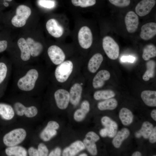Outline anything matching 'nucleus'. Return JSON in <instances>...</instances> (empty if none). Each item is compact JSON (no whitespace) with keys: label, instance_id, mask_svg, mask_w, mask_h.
<instances>
[{"label":"nucleus","instance_id":"1","mask_svg":"<svg viewBox=\"0 0 156 156\" xmlns=\"http://www.w3.org/2000/svg\"><path fill=\"white\" fill-rule=\"evenodd\" d=\"M27 135V132L23 128H19L14 129L4 136L3 142L8 147L17 145L25 140Z\"/></svg>","mask_w":156,"mask_h":156},{"label":"nucleus","instance_id":"2","mask_svg":"<svg viewBox=\"0 0 156 156\" xmlns=\"http://www.w3.org/2000/svg\"><path fill=\"white\" fill-rule=\"evenodd\" d=\"M38 77V71L34 69H31L19 79L17 82L18 86L21 90L31 91L34 88Z\"/></svg>","mask_w":156,"mask_h":156},{"label":"nucleus","instance_id":"3","mask_svg":"<svg viewBox=\"0 0 156 156\" xmlns=\"http://www.w3.org/2000/svg\"><path fill=\"white\" fill-rule=\"evenodd\" d=\"M31 14L30 8L25 5H20L16 8V14L11 20L14 26L20 27L24 26Z\"/></svg>","mask_w":156,"mask_h":156},{"label":"nucleus","instance_id":"4","mask_svg":"<svg viewBox=\"0 0 156 156\" xmlns=\"http://www.w3.org/2000/svg\"><path fill=\"white\" fill-rule=\"evenodd\" d=\"M102 45L105 53L109 59L116 60L118 58L120 53L119 47L112 37L109 36L104 37Z\"/></svg>","mask_w":156,"mask_h":156},{"label":"nucleus","instance_id":"5","mask_svg":"<svg viewBox=\"0 0 156 156\" xmlns=\"http://www.w3.org/2000/svg\"><path fill=\"white\" fill-rule=\"evenodd\" d=\"M73 67V63L70 60L64 61L59 64L55 72L57 81L60 83L67 81L72 72Z\"/></svg>","mask_w":156,"mask_h":156},{"label":"nucleus","instance_id":"6","mask_svg":"<svg viewBox=\"0 0 156 156\" xmlns=\"http://www.w3.org/2000/svg\"><path fill=\"white\" fill-rule=\"evenodd\" d=\"M79 43L84 49H88L91 46L93 41L92 35L90 28L83 26L79 29L78 34Z\"/></svg>","mask_w":156,"mask_h":156},{"label":"nucleus","instance_id":"7","mask_svg":"<svg viewBox=\"0 0 156 156\" xmlns=\"http://www.w3.org/2000/svg\"><path fill=\"white\" fill-rule=\"evenodd\" d=\"M100 139L99 136L92 131L88 132L86 135L83 143L85 148L92 155H95L97 153L95 142Z\"/></svg>","mask_w":156,"mask_h":156},{"label":"nucleus","instance_id":"8","mask_svg":"<svg viewBox=\"0 0 156 156\" xmlns=\"http://www.w3.org/2000/svg\"><path fill=\"white\" fill-rule=\"evenodd\" d=\"M14 109L17 115L19 116L25 115L27 118L35 117L38 114V110L35 106L26 107L19 102L15 103L14 105Z\"/></svg>","mask_w":156,"mask_h":156},{"label":"nucleus","instance_id":"9","mask_svg":"<svg viewBox=\"0 0 156 156\" xmlns=\"http://www.w3.org/2000/svg\"><path fill=\"white\" fill-rule=\"evenodd\" d=\"M59 127V125L57 122L53 120L49 121L40 134V138L44 141H49L56 135V130Z\"/></svg>","mask_w":156,"mask_h":156},{"label":"nucleus","instance_id":"10","mask_svg":"<svg viewBox=\"0 0 156 156\" xmlns=\"http://www.w3.org/2000/svg\"><path fill=\"white\" fill-rule=\"evenodd\" d=\"M47 53L52 62L55 65H59L64 61L65 54L61 48L56 45H52L48 49Z\"/></svg>","mask_w":156,"mask_h":156},{"label":"nucleus","instance_id":"11","mask_svg":"<svg viewBox=\"0 0 156 156\" xmlns=\"http://www.w3.org/2000/svg\"><path fill=\"white\" fill-rule=\"evenodd\" d=\"M54 96L57 107L61 109L67 107L70 101L69 92L64 89H59L55 92Z\"/></svg>","mask_w":156,"mask_h":156},{"label":"nucleus","instance_id":"12","mask_svg":"<svg viewBox=\"0 0 156 156\" xmlns=\"http://www.w3.org/2000/svg\"><path fill=\"white\" fill-rule=\"evenodd\" d=\"M46 28L48 33L52 36L56 38L61 37L64 32L63 26L54 18L50 19L47 22Z\"/></svg>","mask_w":156,"mask_h":156},{"label":"nucleus","instance_id":"13","mask_svg":"<svg viewBox=\"0 0 156 156\" xmlns=\"http://www.w3.org/2000/svg\"><path fill=\"white\" fill-rule=\"evenodd\" d=\"M125 21L128 32L133 33L137 30L139 24V18L134 12L130 11L128 12L125 16Z\"/></svg>","mask_w":156,"mask_h":156},{"label":"nucleus","instance_id":"14","mask_svg":"<svg viewBox=\"0 0 156 156\" xmlns=\"http://www.w3.org/2000/svg\"><path fill=\"white\" fill-rule=\"evenodd\" d=\"M155 3V0H142L136 5L135 12L139 16H146L150 12Z\"/></svg>","mask_w":156,"mask_h":156},{"label":"nucleus","instance_id":"15","mask_svg":"<svg viewBox=\"0 0 156 156\" xmlns=\"http://www.w3.org/2000/svg\"><path fill=\"white\" fill-rule=\"evenodd\" d=\"M156 34V23L150 22L143 25L141 28L140 36L144 40L153 38Z\"/></svg>","mask_w":156,"mask_h":156},{"label":"nucleus","instance_id":"16","mask_svg":"<svg viewBox=\"0 0 156 156\" xmlns=\"http://www.w3.org/2000/svg\"><path fill=\"white\" fill-rule=\"evenodd\" d=\"M110 77V74L107 70H102L99 71L94 77L92 86L95 89H98L103 87L105 82L109 80Z\"/></svg>","mask_w":156,"mask_h":156},{"label":"nucleus","instance_id":"17","mask_svg":"<svg viewBox=\"0 0 156 156\" xmlns=\"http://www.w3.org/2000/svg\"><path fill=\"white\" fill-rule=\"evenodd\" d=\"M101 122L107 131V136L110 138H113L117 132L118 125L116 122L107 116L103 117Z\"/></svg>","mask_w":156,"mask_h":156},{"label":"nucleus","instance_id":"18","mask_svg":"<svg viewBox=\"0 0 156 156\" xmlns=\"http://www.w3.org/2000/svg\"><path fill=\"white\" fill-rule=\"evenodd\" d=\"M82 91L81 85L79 83L74 84L71 87L69 94L70 101L74 106L77 105L80 100Z\"/></svg>","mask_w":156,"mask_h":156},{"label":"nucleus","instance_id":"19","mask_svg":"<svg viewBox=\"0 0 156 156\" xmlns=\"http://www.w3.org/2000/svg\"><path fill=\"white\" fill-rule=\"evenodd\" d=\"M85 148L82 142L77 140L71 144L63 150L62 155L64 156H73Z\"/></svg>","mask_w":156,"mask_h":156},{"label":"nucleus","instance_id":"20","mask_svg":"<svg viewBox=\"0 0 156 156\" xmlns=\"http://www.w3.org/2000/svg\"><path fill=\"white\" fill-rule=\"evenodd\" d=\"M103 60V55L97 53L93 55L90 59L88 64L89 71L92 73H95L99 68Z\"/></svg>","mask_w":156,"mask_h":156},{"label":"nucleus","instance_id":"21","mask_svg":"<svg viewBox=\"0 0 156 156\" xmlns=\"http://www.w3.org/2000/svg\"><path fill=\"white\" fill-rule=\"evenodd\" d=\"M90 109V105L89 102L86 100L81 103V108L77 109L75 112L73 117L77 121L80 122L83 120Z\"/></svg>","mask_w":156,"mask_h":156},{"label":"nucleus","instance_id":"22","mask_svg":"<svg viewBox=\"0 0 156 156\" xmlns=\"http://www.w3.org/2000/svg\"><path fill=\"white\" fill-rule=\"evenodd\" d=\"M141 97L144 103L147 106L156 107V91L144 90L141 92Z\"/></svg>","mask_w":156,"mask_h":156},{"label":"nucleus","instance_id":"23","mask_svg":"<svg viewBox=\"0 0 156 156\" xmlns=\"http://www.w3.org/2000/svg\"><path fill=\"white\" fill-rule=\"evenodd\" d=\"M130 131L127 128H124L117 132L112 141L114 146L116 148H119L122 142L130 135Z\"/></svg>","mask_w":156,"mask_h":156},{"label":"nucleus","instance_id":"24","mask_svg":"<svg viewBox=\"0 0 156 156\" xmlns=\"http://www.w3.org/2000/svg\"><path fill=\"white\" fill-rule=\"evenodd\" d=\"M26 41L29 49L31 55L34 57L39 55L43 49L42 44L40 42L35 41L30 37L28 38Z\"/></svg>","mask_w":156,"mask_h":156},{"label":"nucleus","instance_id":"25","mask_svg":"<svg viewBox=\"0 0 156 156\" xmlns=\"http://www.w3.org/2000/svg\"><path fill=\"white\" fill-rule=\"evenodd\" d=\"M15 115V111L12 107L8 104L0 103V116L3 119H12Z\"/></svg>","mask_w":156,"mask_h":156},{"label":"nucleus","instance_id":"26","mask_svg":"<svg viewBox=\"0 0 156 156\" xmlns=\"http://www.w3.org/2000/svg\"><path fill=\"white\" fill-rule=\"evenodd\" d=\"M17 44L21 50V59L24 61L28 60L30 58L31 54L26 40L23 38H21L18 41Z\"/></svg>","mask_w":156,"mask_h":156},{"label":"nucleus","instance_id":"27","mask_svg":"<svg viewBox=\"0 0 156 156\" xmlns=\"http://www.w3.org/2000/svg\"><path fill=\"white\" fill-rule=\"evenodd\" d=\"M119 117L122 124L125 126L130 125L132 122L134 116L132 112L125 107L121 108L119 112Z\"/></svg>","mask_w":156,"mask_h":156},{"label":"nucleus","instance_id":"28","mask_svg":"<svg viewBox=\"0 0 156 156\" xmlns=\"http://www.w3.org/2000/svg\"><path fill=\"white\" fill-rule=\"evenodd\" d=\"M5 152L8 156H26L28 154L25 148L18 145L8 147L5 149Z\"/></svg>","mask_w":156,"mask_h":156},{"label":"nucleus","instance_id":"29","mask_svg":"<svg viewBox=\"0 0 156 156\" xmlns=\"http://www.w3.org/2000/svg\"><path fill=\"white\" fill-rule=\"evenodd\" d=\"M118 103L117 100L114 98H110L99 102L97 107L100 110H113L117 106Z\"/></svg>","mask_w":156,"mask_h":156},{"label":"nucleus","instance_id":"30","mask_svg":"<svg viewBox=\"0 0 156 156\" xmlns=\"http://www.w3.org/2000/svg\"><path fill=\"white\" fill-rule=\"evenodd\" d=\"M156 62L153 60H150L146 63V70L142 76V79L145 81H148L155 76Z\"/></svg>","mask_w":156,"mask_h":156},{"label":"nucleus","instance_id":"31","mask_svg":"<svg viewBox=\"0 0 156 156\" xmlns=\"http://www.w3.org/2000/svg\"><path fill=\"white\" fill-rule=\"evenodd\" d=\"M156 56V47L153 44H149L146 45L143 49L142 58L145 61Z\"/></svg>","mask_w":156,"mask_h":156},{"label":"nucleus","instance_id":"32","mask_svg":"<svg viewBox=\"0 0 156 156\" xmlns=\"http://www.w3.org/2000/svg\"><path fill=\"white\" fill-rule=\"evenodd\" d=\"M115 93L112 90H98L95 92L93 96L95 99L99 100L107 99L114 97Z\"/></svg>","mask_w":156,"mask_h":156},{"label":"nucleus","instance_id":"33","mask_svg":"<svg viewBox=\"0 0 156 156\" xmlns=\"http://www.w3.org/2000/svg\"><path fill=\"white\" fill-rule=\"evenodd\" d=\"M153 128L152 123L148 121H145L143 123L141 129L138 131L141 136L147 139L149 138Z\"/></svg>","mask_w":156,"mask_h":156},{"label":"nucleus","instance_id":"34","mask_svg":"<svg viewBox=\"0 0 156 156\" xmlns=\"http://www.w3.org/2000/svg\"><path fill=\"white\" fill-rule=\"evenodd\" d=\"M73 4L76 6L86 8L93 5L96 3V0H71Z\"/></svg>","mask_w":156,"mask_h":156},{"label":"nucleus","instance_id":"35","mask_svg":"<svg viewBox=\"0 0 156 156\" xmlns=\"http://www.w3.org/2000/svg\"><path fill=\"white\" fill-rule=\"evenodd\" d=\"M110 2L114 5L119 7H124L128 6L130 0H109Z\"/></svg>","mask_w":156,"mask_h":156},{"label":"nucleus","instance_id":"36","mask_svg":"<svg viewBox=\"0 0 156 156\" xmlns=\"http://www.w3.org/2000/svg\"><path fill=\"white\" fill-rule=\"evenodd\" d=\"M37 150L39 156H47L49 153L48 149L46 145L42 143H40L38 146Z\"/></svg>","mask_w":156,"mask_h":156},{"label":"nucleus","instance_id":"37","mask_svg":"<svg viewBox=\"0 0 156 156\" xmlns=\"http://www.w3.org/2000/svg\"><path fill=\"white\" fill-rule=\"evenodd\" d=\"M7 72V68L4 63L0 62V84L5 78Z\"/></svg>","mask_w":156,"mask_h":156},{"label":"nucleus","instance_id":"38","mask_svg":"<svg viewBox=\"0 0 156 156\" xmlns=\"http://www.w3.org/2000/svg\"><path fill=\"white\" fill-rule=\"evenodd\" d=\"M39 4L42 6L47 8H51L54 5V2L50 0H40Z\"/></svg>","mask_w":156,"mask_h":156},{"label":"nucleus","instance_id":"39","mask_svg":"<svg viewBox=\"0 0 156 156\" xmlns=\"http://www.w3.org/2000/svg\"><path fill=\"white\" fill-rule=\"evenodd\" d=\"M27 153L30 156H39L37 149L33 147H30L29 148Z\"/></svg>","mask_w":156,"mask_h":156},{"label":"nucleus","instance_id":"40","mask_svg":"<svg viewBox=\"0 0 156 156\" xmlns=\"http://www.w3.org/2000/svg\"><path fill=\"white\" fill-rule=\"evenodd\" d=\"M149 141L152 143H154L156 142V127L153 128V130L149 137Z\"/></svg>","mask_w":156,"mask_h":156},{"label":"nucleus","instance_id":"41","mask_svg":"<svg viewBox=\"0 0 156 156\" xmlns=\"http://www.w3.org/2000/svg\"><path fill=\"white\" fill-rule=\"evenodd\" d=\"M61 150L60 148L57 147L52 150L48 155L49 156H60L61 155Z\"/></svg>","mask_w":156,"mask_h":156},{"label":"nucleus","instance_id":"42","mask_svg":"<svg viewBox=\"0 0 156 156\" xmlns=\"http://www.w3.org/2000/svg\"><path fill=\"white\" fill-rule=\"evenodd\" d=\"M121 60L123 62H133L135 59V57L131 56H124L121 58Z\"/></svg>","mask_w":156,"mask_h":156},{"label":"nucleus","instance_id":"43","mask_svg":"<svg viewBox=\"0 0 156 156\" xmlns=\"http://www.w3.org/2000/svg\"><path fill=\"white\" fill-rule=\"evenodd\" d=\"M8 46V42L6 40H0V53L5 51Z\"/></svg>","mask_w":156,"mask_h":156},{"label":"nucleus","instance_id":"44","mask_svg":"<svg viewBox=\"0 0 156 156\" xmlns=\"http://www.w3.org/2000/svg\"><path fill=\"white\" fill-rule=\"evenodd\" d=\"M100 135L103 137H105L107 136L108 132L106 129L105 127L100 130L99 131Z\"/></svg>","mask_w":156,"mask_h":156},{"label":"nucleus","instance_id":"45","mask_svg":"<svg viewBox=\"0 0 156 156\" xmlns=\"http://www.w3.org/2000/svg\"><path fill=\"white\" fill-rule=\"evenodd\" d=\"M151 115L152 118L155 121H156V110L155 109L153 110L151 112Z\"/></svg>","mask_w":156,"mask_h":156},{"label":"nucleus","instance_id":"46","mask_svg":"<svg viewBox=\"0 0 156 156\" xmlns=\"http://www.w3.org/2000/svg\"><path fill=\"white\" fill-rule=\"evenodd\" d=\"M141 153L138 151H136L134 152L132 155V156H141Z\"/></svg>","mask_w":156,"mask_h":156},{"label":"nucleus","instance_id":"47","mask_svg":"<svg viewBox=\"0 0 156 156\" xmlns=\"http://www.w3.org/2000/svg\"><path fill=\"white\" fill-rule=\"evenodd\" d=\"M135 137L137 138H140L142 137L140 133L138 132V131L136 132L135 133Z\"/></svg>","mask_w":156,"mask_h":156},{"label":"nucleus","instance_id":"48","mask_svg":"<svg viewBox=\"0 0 156 156\" xmlns=\"http://www.w3.org/2000/svg\"><path fill=\"white\" fill-rule=\"evenodd\" d=\"M3 4L6 7H8L9 5V4L8 3L5 1V0H4V2L3 3Z\"/></svg>","mask_w":156,"mask_h":156},{"label":"nucleus","instance_id":"49","mask_svg":"<svg viewBox=\"0 0 156 156\" xmlns=\"http://www.w3.org/2000/svg\"><path fill=\"white\" fill-rule=\"evenodd\" d=\"M79 156H87V154L85 153H83L80 154Z\"/></svg>","mask_w":156,"mask_h":156},{"label":"nucleus","instance_id":"50","mask_svg":"<svg viewBox=\"0 0 156 156\" xmlns=\"http://www.w3.org/2000/svg\"><path fill=\"white\" fill-rule=\"evenodd\" d=\"M4 0L7 1H11L12 0Z\"/></svg>","mask_w":156,"mask_h":156}]
</instances>
